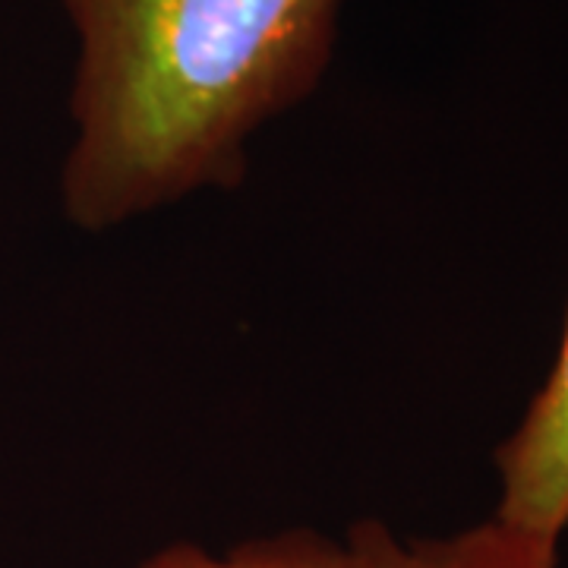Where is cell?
Instances as JSON below:
<instances>
[{
	"label": "cell",
	"mask_w": 568,
	"mask_h": 568,
	"mask_svg": "<svg viewBox=\"0 0 568 568\" xmlns=\"http://www.w3.org/2000/svg\"><path fill=\"white\" fill-rule=\"evenodd\" d=\"M80 39L63 215L111 231L237 186L250 136L332 61L342 0H61Z\"/></svg>",
	"instance_id": "cell-1"
},
{
	"label": "cell",
	"mask_w": 568,
	"mask_h": 568,
	"mask_svg": "<svg viewBox=\"0 0 568 568\" xmlns=\"http://www.w3.org/2000/svg\"><path fill=\"white\" fill-rule=\"evenodd\" d=\"M559 544L496 515L474 528L402 540L383 521H357L342 540L313 528L250 537L227 549L168 544L136 568H556Z\"/></svg>",
	"instance_id": "cell-2"
},
{
	"label": "cell",
	"mask_w": 568,
	"mask_h": 568,
	"mask_svg": "<svg viewBox=\"0 0 568 568\" xmlns=\"http://www.w3.org/2000/svg\"><path fill=\"white\" fill-rule=\"evenodd\" d=\"M496 518L559 544L568 528V313L544 386L496 448Z\"/></svg>",
	"instance_id": "cell-3"
}]
</instances>
